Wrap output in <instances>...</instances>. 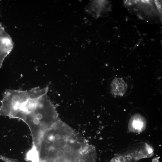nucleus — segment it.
I'll use <instances>...</instances> for the list:
<instances>
[{
	"instance_id": "nucleus-6",
	"label": "nucleus",
	"mask_w": 162,
	"mask_h": 162,
	"mask_svg": "<svg viewBox=\"0 0 162 162\" xmlns=\"http://www.w3.org/2000/svg\"><path fill=\"white\" fill-rule=\"evenodd\" d=\"M110 4L108 2L104 1H96L91 4L90 9L95 13L96 16L102 15V13L106 12L110 10Z\"/></svg>"
},
{
	"instance_id": "nucleus-3",
	"label": "nucleus",
	"mask_w": 162,
	"mask_h": 162,
	"mask_svg": "<svg viewBox=\"0 0 162 162\" xmlns=\"http://www.w3.org/2000/svg\"><path fill=\"white\" fill-rule=\"evenodd\" d=\"M128 9L140 18L147 22L159 20L161 18V3L157 1H127Z\"/></svg>"
},
{
	"instance_id": "nucleus-5",
	"label": "nucleus",
	"mask_w": 162,
	"mask_h": 162,
	"mask_svg": "<svg viewBox=\"0 0 162 162\" xmlns=\"http://www.w3.org/2000/svg\"><path fill=\"white\" fill-rule=\"evenodd\" d=\"M127 85L122 79L117 77L114 78L110 85V89L112 94L116 96H123L126 91Z\"/></svg>"
},
{
	"instance_id": "nucleus-7",
	"label": "nucleus",
	"mask_w": 162,
	"mask_h": 162,
	"mask_svg": "<svg viewBox=\"0 0 162 162\" xmlns=\"http://www.w3.org/2000/svg\"><path fill=\"white\" fill-rule=\"evenodd\" d=\"M41 162H57V161L53 159L49 158L44 160Z\"/></svg>"
},
{
	"instance_id": "nucleus-4",
	"label": "nucleus",
	"mask_w": 162,
	"mask_h": 162,
	"mask_svg": "<svg viewBox=\"0 0 162 162\" xmlns=\"http://www.w3.org/2000/svg\"><path fill=\"white\" fill-rule=\"evenodd\" d=\"M13 47L11 38L0 24V68L4 59L12 51Z\"/></svg>"
},
{
	"instance_id": "nucleus-2",
	"label": "nucleus",
	"mask_w": 162,
	"mask_h": 162,
	"mask_svg": "<svg viewBox=\"0 0 162 162\" xmlns=\"http://www.w3.org/2000/svg\"><path fill=\"white\" fill-rule=\"evenodd\" d=\"M48 86L23 91L20 95L14 118L20 119L28 126L33 146L38 147L44 132L59 120L56 108L47 94Z\"/></svg>"
},
{
	"instance_id": "nucleus-1",
	"label": "nucleus",
	"mask_w": 162,
	"mask_h": 162,
	"mask_svg": "<svg viewBox=\"0 0 162 162\" xmlns=\"http://www.w3.org/2000/svg\"><path fill=\"white\" fill-rule=\"evenodd\" d=\"M94 150L83 136L60 119L44 132L38 152L39 162L49 158L57 162H85Z\"/></svg>"
}]
</instances>
